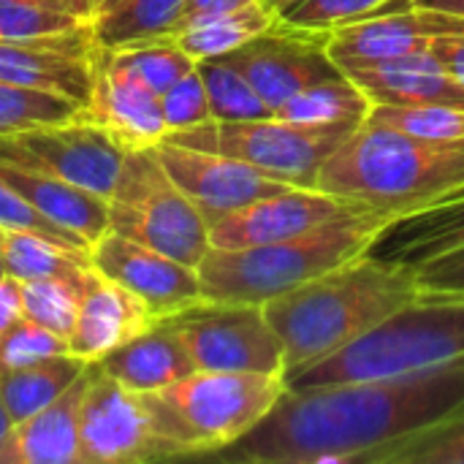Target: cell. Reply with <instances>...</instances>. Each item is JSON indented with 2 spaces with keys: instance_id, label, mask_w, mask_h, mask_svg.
Returning <instances> with one entry per match:
<instances>
[{
  "instance_id": "6da1fadb",
  "label": "cell",
  "mask_w": 464,
  "mask_h": 464,
  "mask_svg": "<svg viewBox=\"0 0 464 464\" xmlns=\"http://www.w3.org/2000/svg\"><path fill=\"white\" fill-rule=\"evenodd\" d=\"M464 416V359L413 375L288 389L242 440L212 454L231 464H394Z\"/></svg>"
},
{
  "instance_id": "7a4b0ae2",
  "label": "cell",
  "mask_w": 464,
  "mask_h": 464,
  "mask_svg": "<svg viewBox=\"0 0 464 464\" xmlns=\"http://www.w3.org/2000/svg\"><path fill=\"white\" fill-rule=\"evenodd\" d=\"M419 294L416 269L370 250L266 302L264 313L285 348L291 375L343 351Z\"/></svg>"
},
{
  "instance_id": "3957f363",
  "label": "cell",
  "mask_w": 464,
  "mask_h": 464,
  "mask_svg": "<svg viewBox=\"0 0 464 464\" xmlns=\"http://www.w3.org/2000/svg\"><path fill=\"white\" fill-rule=\"evenodd\" d=\"M315 188L402 218L462 190L464 139L432 141L364 122L329 155Z\"/></svg>"
},
{
  "instance_id": "277c9868",
  "label": "cell",
  "mask_w": 464,
  "mask_h": 464,
  "mask_svg": "<svg viewBox=\"0 0 464 464\" xmlns=\"http://www.w3.org/2000/svg\"><path fill=\"white\" fill-rule=\"evenodd\" d=\"M392 220L383 212H356L269 245L209 247L196 269L201 296L204 302L264 307L296 285L370 253Z\"/></svg>"
},
{
  "instance_id": "5b68a950",
  "label": "cell",
  "mask_w": 464,
  "mask_h": 464,
  "mask_svg": "<svg viewBox=\"0 0 464 464\" xmlns=\"http://www.w3.org/2000/svg\"><path fill=\"white\" fill-rule=\"evenodd\" d=\"M464 359V294L421 291L343 351L288 375V389L394 378Z\"/></svg>"
},
{
  "instance_id": "8992f818",
  "label": "cell",
  "mask_w": 464,
  "mask_h": 464,
  "mask_svg": "<svg viewBox=\"0 0 464 464\" xmlns=\"http://www.w3.org/2000/svg\"><path fill=\"white\" fill-rule=\"evenodd\" d=\"M288 392V378L196 370L155 392L182 457H212L253 432Z\"/></svg>"
},
{
  "instance_id": "52a82bcc",
  "label": "cell",
  "mask_w": 464,
  "mask_h": 464,
  "mask_svg": "<svg viewBox=\"0 0 464 464\" xmlns=\"http://www.w3.org/2000/svg\"><path fill=\"white\" fill-rule=\"evenodd\" d=\"M109 231L193 269L209 253V223L150 150H128L109 196Z\"/></svg>"
},
{
  "instance_id": "ba28073f",
  "label": "cell",
  "mask_w": 464,
  "mask_h": 464,
  "mask_svg": "<svg viewBox=\"0 0 464 464\" xmlns=\"http://www.w3.org/2000/svg\"><path fill=\"white\" fill-rule=\"evenodd\" d=\"M353 130L343 125H299L280 117L209 120L188 130H174L163 141L237 158L294 188H315L324 163Z\"/></svg>"
},
{
  "instance_id": "9c48e42d",
  "label": "cell",
  "mask_w": 464,
  "mask_h": 464,
  "mask_svg": "<svg viewBox=\"0 0 464 464\" xmlns=\"http://www.w3.org/2000/svg\"><path fill=\"white\" fill-rule=\"evenodd\" d=\"M82 464H141L179 459L155 392H133L90 364L82 402Z\"/></svg>"
},
{
  "instance_id": "30bf717a",
  "label": "cell",
  "mask_w": 464,
  "mask_h": 464,
  "mask_svg": "<svg viewBox=\"0 0 464 464\" xmlns=\"http://www.w3.org/2000/svg\"><path fill=\"white\" fill-rule=\"evenodd\" d=\"M166 321L182 337L196 370L288 378L285 348L261 304L198 302Z\"/></svg>"
},
{
  "instance_id": "8fae6325",
  "label": "cell",
  "mask_w": 464,
  "mask_h": 464,
  "mask_svg": "<svg viewBox=\"0 0 464 464\" xmlns=\"http://www.w3.org/2000/svg\"><path fill=\"white\" fill-rule=\"evenodd\" d=\"M120 147L106 130L79 117L54 125H35L0 136V160L52 174L109 201L125 163Z\"/></svg>"
},
{
  "instance_id": "7c38bea8",
  "label": "cell",
  "mask_w": 464,
  "mask_h": 464,
  "mask_svg": "<svg viewBox=\"0 0 464 464\" xmlns=\"http://www.w3.org/2000/svg\"><path fill=\"white\" fill-rule=\"evenodd\" d=\"M256 87L261 101L277 111L299 90L340 76L329 54V33L304 30L277 16L275 27L226 54Z\"/></svg>"
},
{
  "instance_id": "4fadbf2b",
  "label": "cell",
  "mask_w": 464,
  "mask_h": 464,
  "mask_svg": "<svg viewBox=\"0 0 464 464\" xmlns=\"http://www.w3.org/2000/svg\"><path fill=\"white\" fill-rule=\"evenodd\" d=\"M90 266L136 294L158 321L204 302L193 266L114 231H106L90 245Z\"/></svg>"
},
{
  "instance_id": "5bb4252c",
  "label": "cell",
  "mask_w": 464,
  "mask_h": 464,
  "mask_svg": "<svg viewBox=\"0 0 464 464\" xmlns=\"http://www.w3.org/2000/svg\"><path fill=\"white\" fill-rule=\"evenodd\" d=\"M152 152L166 174L179 185V190L201 209L209 226L239 207L294 188L237 158L218 152H204L174 141H158Z\"/></svg>"
},
{
  "instance_id": "9a60e30c",
  "label": "cell",
  "mask_w": 464,
  "mask_h": 464,
  "mask_svg": "<svg viewBox=\"0 0 464 464\" xmlns=\"http://www.w3.org/2000/svg\"><path fill=\"white\" fill-rule=\"evenodd\" d=\"M370 212L343 196L318 188H288L239 207L209 226L212 247H253L299 237L329 220Z\"/></svg>"
},
{
  "instance_id": "2e32d148",
  "label": "cell",
  "mask_w": 464,
  "mask_h": 464,
  "mask_svg": "<svg viewBox=\"0 0 464 464\" xmlns=\"http://www.w3.org/2000/svg\"><path fill=\"white\" fill-rule=\"evenodd\" d=\"M76 117L98 125L125 150H150L169 133L160 95L133 71L117 65L103 49L98 54L90 98Z\"/></svg>"
},
{
  "instance_id": "e0dca14e",
  "label": "cell",
  "mask_w": 464,
  "mask_h": 464,
  "mask_svg": "<svg viewBox=\"0 0 464 464\" xmlns=\"http://www.w3.org/2000/svg\"><path fill=\"white\" fill-rule=\"evenodd\" d=\"M98 44L92 30L44 41L0 38V82L33 90H49L84 106L92 90Z\"/></svg>"
},
{
  "instance_id": "ac0fdd59",
  "label": "cell",
  "mask_w": 464,
  "mask_h": 464,
  "mask_svg": "<svg viewBox=\"0 0 464 464\" xmlns=\"http://www.w3.org/2000/svg\"><path fill=\"white\" fill-rule=\"evenodd\" d=\"M155 324L158 318L136 294L92 269L73 332L68 337L71 353L87 364L101 362L106 353L152 329Z\"/></svg>"
},
{
  "instance_id": "d6986e66",
  "label": "cell",
  "mask_w": 464,
  "mask_h": 464,
  "mask_svg": "<svg viewBox=\"0 0 464 464\" xmlns=\"http://www.w3.org/2000/svg\"><path fill=\"white\" fill-rule=\"evenodd\" d=\"M372 103H457L464 106V87L432 49L386 60L348 63L340 68Z\"/></svg>"
},
{
  "instance_id": "ffe728a7",
  "label": "cell",
  "mask_w": 464,
  "mask_h": 464,
  "mask_svg": "<svg viewBox=\"0 0 464 464\" xmlns=\"http://www.w3.org/2000/svg\"><path fill=\"white\" fill-rule=\"evenodd\" d=\"M90 364L82 378L52 405L11 427L0 443V464H82V402Z\"/></svg>"
},
{
  "instance_id": "44dd1931",
  "label": "cell",
  "mask_w": 464,
  "mask_h": 464,
  "mask_svg": "<svg viewBox=\"0 0 464 464\" xmlns=\"http://www.w3.org/2000/svg\"><path fill=\"white\" fill-rule=\"evenodd\" d=\"M438 22L430 8H405L381 14L340 30L329 33V54L343 68L348 63H370L400 57L411 52L430 49L432 38H438Z\"/></svg>"
},
{
  "instance_id": "7402d4cb",
  "label": "cell",
  "mask_w": 464,
  "mask_h": 464,
  "mask_svg": "<svg viewBox=\"0 0 464 464\" xmlns=\"http://www.w3.org/2000/svg\"><path fill=\"white\" fill-rule=\"evenodd\" d=\"M98 367L133 392H160L196 372L182 337L169 321H158L152 329L114 348Z\"/></svg>"
},
{
  "instance_id": "603a6c76",
  "label": "cell",
  "mask_w": 464,
  "mask_h": 464,
  "mask_svg": "<svg viewBox=\"0 0 464 464\" xmlns=\"http://www.w3.org/2000/svg\"><path fill=\"white\" fill-rule=\"evenodd\" d=\"M464 245V188L435 207L394 218L372 253L419 269L421 264Z\"/></svg>"
},
{
  "instance_id": "cb8c5ba5",
  "label": "cell",
  "mask_w": 464,
  "mask_h": 464,
  "mask_svg": "<svg viewBox=\"0 0 464 464\" xmlns=\"http://www.w3.org/2000/svg\"><path fill=\"white\" fill-rule=\"evenodd\" d=\"M0 179L22 193L52 223L73 231L84 242H95L109 231V201L79 185L57 179L44 171L11 166L0 160Z\"/></svg>"
},
{
  "instance_id": "d4e9b609",
  "label": "cell",
  "mask_w": 464,
  "mask_h": 464,
  "mask_svg": "<svg viewBox=\"0 0 464 464\" xmlns=\"http://www.w3.org/2000/svg\"><path fill=\"white\" fill-rule=\"evenodd\" d=\"M84 370H87L84 359L73 353H63V356H52L27 367L0 372V397L14 424L52 405L60 394H65L82 378Z\"/></svg>"
},
{
  "instance_id": "484cf974",
  "label": "cell",
  "mask_w": 464,
  "mask_h": 464,
  "mask_svg": "<svg viewBox=\"0 0 464 464\" xmlns=\"http://www.w3.org/2000/svg\"><path fill=\"white\" fill-rule=\"evenodd\" d=\"M275 22H277V11H272L269 5L256 0V3L239 5L234 11L193 22V24L171 33L169 38L198 63V60L220 57V54H228V52L245 46L247 41L272 30Z\"/></svg>"
},
{
  "instance_id": "4316f807",
  "label": "cell",
  "mask_w": 464,
  "mask_h": 464,
  "mask_svg": "<svg viewBox=\"0 0 464 464\" xmlns=\"http://www.w3.org/2000/svg\"><path fill=\"white\" fill-rule=\"evenodd\" d=\"M372 109L370 95L345 73L334 79L315 82L304 90H299L294 98H288L275 117L299 122V125H343V128H359L367 122Z\"/></svg>"
},
{
  "instance_id": "83f0119b",
  "label": "cell",
  "mask_w": 464,
  "mask_h": 464,
  "mask_svg": "<svg viewBox=\"0 0 464 464\" xmlns=\"http://www.w3.org/2000/svg\"><path fill=\"white\" fill-rule=\"evenodd\" d=\"M0 253L5 275L22 283L38 277H76L92 269L87 247H73L35 231L0 226Z\"/></svg>"
},
{
  "instance_id": "f1b7e54d",
  "label": "cell",
  "mask_w": 464,
  "mask_h": 464,
  "mask_svg": "<svg viewBox=\"0 0 464 464\" xmlns=\"http://www.w3.org/2000/svg\"><path fill=\"white\" fill-rule=\"evenodd\" d=\"M185 0H122L111 11L90 22L98 49H117L125 44L169 35L182 14Z\"/></svg>"
},
{
  "instance_id": "f546056e",
  "label": "cell",
  "mask_w": 464,
  "mask_h": 464,
  "mask_svg": "<svg viewBox=\"0 0 464 464\" xmlns=\"http://www.w3.org/2000/svg\"><path fill=\"white\" fill-rule=\"evenodd\" d=\"M196 71L204 82L212 120L237 122V120H264L275 117V111L261 101L247 76L226 57H207L196 63Z\"/></svg>"
},
{
  "instance_id": "4dcf8cb0",
  "label": "cell",
  "mask_w": 464,
  "mask_h": 464,
  "mask_svg": "<svg viewBox=\"0 0 464 464\" xmlns=\"http://www.w3.org/2000/svg\"><path fill=\"white\" fill-rule=\"evenodd\" d=\"M90 275H92V269H87L84 275H76V277L24 280L22 283L24 315L63 337H71Z\"/></svg>"
},
{
  "instance_id": "1f68e13d",
  "label": "cell",
  "mask_w": 464,
  "mask_h": 464,
  "mask_svg": "<svg viewBox=\"0 0 464 464\" xmlns=\"http://www.w3.org/2000/svg\"><path fill=\"white\" fill-rule=\"evenodd\" d=\"M103 52L117 65L133 71L158 95H163L171 84H177L185 73L196 68V60L188 52H182L169 35L125 44L117 49H103Z\"/></svg>"
},
{
  "instance_id": "d6a6232c",
  "label": "cell",
  "mask_w": 464,
  "mask_h": 464,
  "mask_svg": "<svg viewBox=\"0 0 464 464\" xmlns=\"http://www.w3.org/2000/svg\"><path fill=\"white\" fill-rule=\"evenodd\" d=\"M367 122L432 141L464 139V106L457 103H372Z\"/></svg>"
},
{
  "instance_id": "836d02e7",
  "label": "cell",
  "mask_w": 464,
  "mask_h": 464,
  "mask_svg": "<svg viewBox=\"0 0 464 464\" xmlns=\"http://www.w3.org/2000/svg\"><path fill=\"white\" fill-rule=\"evenodd\" d=\"M405 8H413V0H291L277 16L294 27L332 33Z\"/></svg>"
},
{
  "instance_id": "e575fe53",
  "label": "cell",
  "mask_w": 464,
  "mask_h": 464,
  "mask_svg": "<svg viewBox=\"0 0 464 464\" xmlns=\"http://www.w3.org/2000/svg\"><path fill=\"white\" fill-rule=\"evenodd\" d=\"M79 109L82 106L65 95L0 82V136L35 125L68 122L79 114Z\"/></svg>"
},
{
  "instance_id": "d590c367",
  "label": "cell",
  "mask_w": 464,
  "mask_h": 464,
  "mask_svg": "<svg viewBox=\"0 0 464 464\" xmlns=\"http://www.w3.org/2000/svg\"><path fill=\"white\" fill-rule=\"evenodd\" d=\"M90 22L73 16L65 8L35 0H0V38L11 41H44L76 35Z\"/></svg>"
},
{
  "instance_id": "8d00e7d4",
  "label": "cell",
  "mask_w": 464,
  "mask_h": 464,
  "mask_svg": "<svg viewBox=\"0 0 464 464\" xmlns=\"http://www.w3.org/2000/svg\"><path fill=\"white\" fill-rule=\"evenodd\" d=\"M63 353H71L68 337L41 326L38 321L27 315L0 334V372L27 367V364L63 356Z\"/></svg>"
},
{
  "instance_id": "74e56055",
  "label": "cell",
  "mask_w": 464,
  "mask_h": 464,
  "mask_svg": "<svg viewBox=\"0 0 464 464\" xmlns=\"http://www.w3.org/2000/svg\"><path fill=\"white\" fill-rule=\"evenodd\" d=\"M160 109H163L169 133L188 130V128H196V125H204V122L212 120L209 98H207L204 82H201V76H198L196 68L190 73H185L177 84H171L160 95Z\"/></svg>"
},
{
  "instance_id": "f35d334b",
  "label": "cell",
  "mask_w": 464,
  "mask_h": 464,
  "mask_svg": "<svg viewBox=\"0 0 464 464\" xmlns=\"http://www.w3.org/2000/svg\"><path fill=\"white\" fill-rule=\"evenodd\" d=\"M0 226L3 228H19V231H35L44 237H52L57 242L73 245V247H87L90 242H84L82 237H76L73 231L52 223L46 215H41L22 193H16L5 179H0Z\"/></svg>"
},
{
  "instance_id": "ab89813d",
  "label": "cell",
  "mask_w": 464,
  "mask_h": 464,
  "mask_svg": "<svg viewBox=\"0 0 464 464\" xmlns=\"http://www.w3.org/2000/svg\"><path fill=\"white\" fill-rule=\"evenodd\" d=\"M394 464H464V416L402 451Z\"/></svg>"
},
{
  "instance_id": "60d3db41",
  "label": "cell",
  "mask_w": 464,
  "mask_h": 464,
  "mask_svg": "<svg viewBox=\"0 0 464 464\" xmlns=\"http://www.w3.org/2000/svg\"><path fill=\"white\" fill-rule=\"evenodd\" d=\"M416 275L427 294H464V245L421 264Z\"/></svg>"
},
{
  "instance_id": "b9f144b4",
  "label": "cell",
  "mask_w": 464,
  "mask_h": 464,
  "mask_svg": "<svg viewBox=\"0 0 464 464\" xmlns=\"http://www.w3.org/2000/svg\"><path fill=\"white\" fill-rule=\"evenodd\" d=\"M247 3H256V0H185L182 14H179V19H177V24H174L171 33H177V30H182V27H188L193 22H201L207 16H218V14L234 11V8L247 5Z\"/></svg>"
},
{
  "instance_id": "7bdbcfd3",
  "label": "cell",
  "mask_w": 464,
  "mask_h": 464,
  "mask_svg": "<svg viewBox=\"0 0 464 464\" xmlns=\"http://www.w3.org/2000/svg\"><path fill=\"white\" fill-rule=\"evenodd\" d=\"M24 318V299H22V280L5 275L0 280V334Z\"/></svg>"
},
{
  "instance_id": "ee69618b",
  "label": "cell",
  "mask_w": 464,
  "mask_h": 464,
  "mask_svg": "<svg viewBox=\"0 0 464 464\" xmlns=\"http://www.w3.org/2000/svg\"><path fill=\"white\" fill-rule=\"evenodd\" d=\"M430 49L464 87V35H438L432 38Z\"/></svg>"
},
{
  "instance_id": "f6af8a7d",
  "label": "cell",
  "mask_w": 464,
  "mask_h": 464,
  "mask_svg": "<svg viewBox=\"0 0 464 464\" xmlns=\"http://www.w3.org/2000/svg\"><path fill=\"white\" fill-rule=\"evenodd\" d=\"M419 8H432V11H446L454 16H464V0H413Z\"/></svg>"
},
{
  "instance_id": "bcb514c9",
  "label": "cell",
  "mask_w": 464,
  "mask_h": 464,
  "mask_svg": "<svg viewBox=\"0 0 464 464\" xmlns=\"http://www.w3.org/2000/svg\"><path fill=\"white\" fill-rule=\"evenodd\" d=\"M65 11H71L73 16L90 22L92 19V0H57Z\"/></svg>"
},
{
  "instance_id": "7dc6e473",
  "label": "cell",
  "mask_w": 464,
  "mask_h": 464,
  "mask_svg": "<svg viewBox=\"0 0 464 464\" xmlns=\"http://www.w3.org/2000/svg\"><path fill=\"white\" fill-rule=\"evenodd\" d=\"M11 427H14V419H11V413L5 411V402H3V397H0V443L5 440V435L11 432Z\"/></svg>"
},
{
  "instance_id": "c3c4849f",
  "label": "cell",
  "mask_w": 464,
  "mask_h": 464,
  "mask_svg": "<svg viewBox=\"0 0 464 464\" xmlns=\"http://www.w3.org/2000/svg\"><path fill=\"white\" fill-rule=\"evenodd\" d=\"M122 0H92V19L95 16H101V14H106V11H111L114 5H120ZM90 19V22H92Z\"/></svg>"
},
{
  "instance_id": "681fc988",
  "label": "cell",
  "mask_w": 464,
  "mask_h": 464,
  "mask_svg": "<svg viewBox=\"0 0 464 464\" xmlns=\"http://www.w3.org/2000/svg\"><path fill=\"white\" fill-rule=\"evenodd\" d=\"M261 3H264V5H269L272 11H277V14H280V11H283V8H285L291 0H261Z\"/></svg>"
},
{
  "instance_id": "f907efd6",
  "label": "cell",
  "mask_w": 464,
  "mask_h": 464,
  "mask_svg": "<svg viewBox=\"0 0 464 464\" xmlns=\"http://www.w3.org/2000/svg\"><path fill=\"white\" fill-rule=\"evenodd\" d=\"M35 3H46V5H57V8H63V5H60L57 0H35Z\"/></svg>"
},
{
  "instance_id": "816d5d0a",
  "label": "cell",
  "mask_w": 464,
  "mask_h": 464,
  "mask_svg": "<svg viewBox=\"0 0 464 464\" xmlns=\"http://www.w3.org/2000/svg\"><path fill=\"white\" fill-rule=\"evenodd\" d=\"M5 277V264H3V253H0V280Z\"/></svg>"
}]
</instances>
